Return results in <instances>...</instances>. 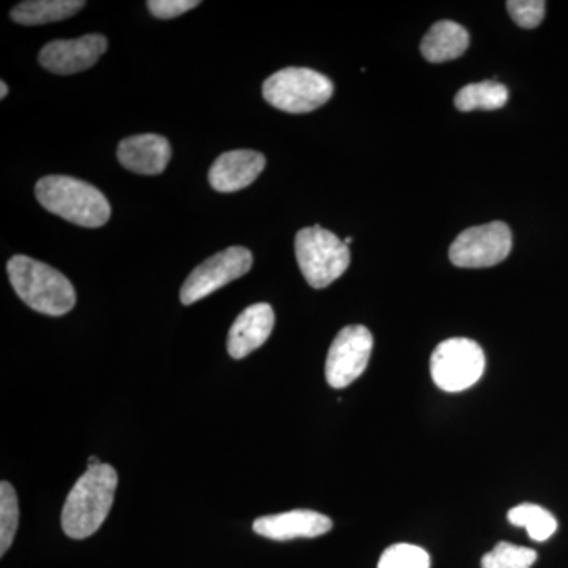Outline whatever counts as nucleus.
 Returning <instances> with one entry per match:
<instances>
[{"label": "nucleus", "instance_id": "obj_14", "mask_svg": "<svg viewBox=\"0 0 568 568\" xmlns=\"http://www.w3.org/2000/svg\"><path fill=\"white\" fill-rule=\"evenodd\" d=\"M170 141L160 134H136L125 138L118 148V159L132 173L162 174L171 160Z\"/></svg>", "mask_w": 568, "mask_h": 568}, {"label": "nucleus", "instance_id": "obj_16", "mask_svg": "<svg viewBox=\"0 0 568 568\" xmlns=\"http://www.w3.org/2000/svg\"><path fill=\"white\" fill-rule=\"evenodd\" d=\"M82 0H29L10 11L11 20L22 26L50 24L74 17L84 9Z\"/></svg>", "mask_w": 568, "mask_h": 568}, {"label": "nucleus", "instance_id": "obj_9", "mask_svg": "<svg viewBox=\"0 0 568 568\" xmlns=\"http://www.w3.org/2000/svg\"><path fill=\"white\" fill-rule=\"evenodd\" d=\"M373 353V335L364 325H347L335 336L327 362L325 377L328 386L345 388L364 375Z\"/></svg>", "mask_w": 568, "mask_h": 568}, {"label": "nucleus", "instance_id": "obj_21", "mask_svg": "<svg viewBox=\"0 0 568 568\" xmlns=\"http://www.w3.org/2000/svg\"><path fill=\"white\" fill-rule=\"evenodd\" d=\"M377 568H429V556L416 545H394L381 556Z\"/></svg>", "mask_w": 568, "mask_h": 568}, {"label": "nucleus", "instance_id": "obj_10", "mask_svg": "<svg viewBox=\"0 0 568 568\" xmlns=\"http://www.w3.org/2000/svg\"><path fill=\"white\" fill-rule=\"evenodd\" d=\"M106 50V37L89 33L77 40H55L44 44L39 61L51 73L74 74L95 65Z\"/></svg>", "mask_w": 568, "mask_h": 568}, {"label": "nucleus", "instance_id": "obj_11", "mask_svg": "<svg viewBox=\"0 0 568 568\" xmlns=\"http://www.w3.org/2000/svg\"><path fill=\"white\" fill-rule=\"evenodd\" d=\"M265 168L263 153L246 151L224 152L209 171V183L215 192L234 193L252 185Z\"/></svg>", "mask_w": 568, "mask_h": 568}, {"label": "nucleus", "instance_id": "obj_3", "mask_svg": "<svg viewBox=\"0 0 568 568\" xmlns=\"http://www.w3.org/2000/svg\"><path fill=\"white\" fill-rule=\"evenodd\" d=\"M36 196L48 212L82 227H100L111 216L106 196L91 183L70 175H47L36 185Z\"/></svg>", "mask_w": 568, "mask_h": 568}, {"label": "nucleus", "instance_id": "obj_4", "mask_svg": "<svg viewBox=\"0 0 568 568\" xmlns=\"http://www.w3.org/2000/svg\"><path fill=\"white\" fill-rule=\"evenodd\" d=\"M295 257L306 283L315 290L331 286L351 264L349 246L321 226L305 227L295 235Z\"/></svg>", "mask_w": 568, "mask_h": 568}, {"label": "nucleus", "instance_id": "obj_20", "mask_svg": "<svg viewBox=\"0 0 568 568\" xmlns=\"http://www.w3.org/2000/svg\"><path fill=\"white\" fill-rule=\"evenodd\" d=\"M534 549L500 541L481 558V568H530L536 564Z\"/></svg>", "mask_w": 568, "mask_h": 568}, {"label": "nucleus", "instance_id": "obj_2", "mask_svg": "<svg viewBox=\"0 0 568 568\" xmlns=\"http://www.w3.org/2000/svg\"><path fill=\"white\" fill-rule=\"evenodd\" d=\"M7 272L14 293L36 312L63 316L77 304L73 284L51 265L18 254L7 264Z\"/></svg>", "mask_w": 568, "mask_h": 568}, {"label": "nucleus", "instance_id": "obj_17", "mask_svg": "<svg viewBox=\"0 0 568 568\" xmlns=\"http://www.w3.org/2000/svg\"><path fill=\"white\" fill-rule=\"evenodd\" d=\"M508 91L503 82L481 81L467 84L455 95V106L458 111H496L506 106Z\"/></svg>", "mask_w": 568, "mask_h": 568}, {"label": "nucleus", "instance_id": "obj_15", "mask_svg": "<svg viewBox=\"0 0 568 568\" xmlns=\"http://www.w3.org/2000/svg\"><path fill=\"white\" fill-rule=\"evenodd\" d=\"M469 47V33L454 21H437L422 40L420 51L426 61L443 63L455 61Z\"/></svg>", "mask_w": 568, "mask_h": 568}, {"label": "nucleus", "instance_id": "obj_5", "mask_svg": "<svg viewBox=\"0 0 568 568\" xmlns=\"http://www.w3.org/2000/svg\"><path fill=\"white\" fill-rule=\"evenodd\" d=\"M334 82L320 71L290 67L265 80V102L290 114L316 111L334 95Z\"/></svg>", "mask_w": 568, "mask_h": 568}, {"label": "nucleus", "instance_id": "obj_8", "mask_svg": "<svg viewBox=\"0 0 568 568\" xmlns=\"http://www.w3.org/2000/svg\"><path fill=\"white\" fill-rule=\"evenodd\" d=\"M514 245L510 227L493 222L463 231L448 250L452 264L463 268L493 267L507 260Z\"/></svg>", "mask_w": 568, "mask_h": 568}, {"label": "nucleus", "instance_id": "obj_26", "mask_svg": "<svg viewBox=\"0 0 568 568\" xmlns=\"http://www.w3.org/2000/svg\"><path fill=\"white\" fill-rule=\"evenodd\" d=\"M353 241H354V239H353V237H346V239H345V244H346V245H351V244H353Z\"/></svg>", "mask_w": 568, "mask_h": 568}, {"label": "nucleus", "instance_id": "obj_19", "mask_svg": "<svg viewBox=\"0 0 568 568\" xmlns=\"http://www.w3.org/2000/svg\"><path fill=\"white\" fill-rule=\"evenodd\" d=\"M20 521L18 496L9 481L0 484V555H6L17 536Z\"/></svg>", "mask_w": 568, "mask_h": 568}, {"label": "nucleus", "instance_id": "obj_23", "mask_svg": "<svg viewBox=\"0 0 568 568\" xmlns=\"http://www.w3.org/2000/svg\"><path fill=\"white\" fill-rule=\"evenodd\" d=\"M200 6L201 2L197 0H149L148 2L149 11L160 20H173Z\"/></svg>", "mask_w": 568, "mask_h": 568}, {"label": "nucleus", "instance_id": "obj_12", "mask_svg": "<svg viewBox=\"0 0 568 568\" xmlns=\"http://www.w3.org/2000/svg\"><path fill=\"white\" fill-rule=\"evenodd\" d=\"M334 528V523L323 514L313 510H293L286 514L268 515L254 521L253 530L271 540L286 541L294 538L324 536Z\"/></svg>", "mask_w": 568, "mask_h": 568}, {"label": "nucleus", "instance_id": "obj_24", "mask_svg": "<svg viewBox=\"0 0 568 568\" xmlns=\"http://www.w3.org/2000/svg\"><path fill=\"white\" fill-rule=\"evenodd\" d=\"M0 88H2V93H0V99H6L7 93H9V88H7L6 81H0Z\"/></svg>", "mask_w": 568, "mask_h": 568}, {"label": "nucleus", "instance_id": "obj_18", "mask_svg": "<svg viewBox=\"0 0 568 568\" xmlns=\"http://www.w3.org/2000/svg\"><path fill=\"white\" fill-rule=\"evenodd\" d=\"M508 521L518 528L528 530L529 537L536 541L548 540L558 529L556 518L536 504H521L508 511Z\"/></svg>", "mask_w": 568, "mask_h": 568}, {"label": "nucleus", "instance_id": "obj_22", "mask_svg": "<svg viewBox=\"0 0 568 568\" xmlns=\"http://www.w3.org/2000/svg\"><path fill=\"white\" fill-rule=\"evenodd\" d=\"M507 10L519 28L536 29L544 22L547 3L544 0H508Z\"/></svg>", "mask_w": 568, "mask_h": 568}, {"label": "nucleus", "instance_id": "obj_1", "mask_svg": "<svg viewBox=\"0 0 568 568\" xmlns=\"http://www.w3.org/2000/svg\"><path fill=\"white\" fill-rule=\"evenodd\" d=\"M119 477L114 467H88L74 484L62 510V529L70 538L82 540L93 536L110 515Z\"/></svg>", "mask_w": 568, "mask_h": 568}, {"label": "nucleus", "instance_id": "obj_6", "mask_svg": "<svg viewBox=\"0 0 568 568\" xmlns=\"http://www.w3.org/2000/svg\"><path fill=\"white\" fill-rule=\"evenodd\" d=\"M485 354L473 339L450 338L432 355V377L437 387L457 394L478 383L485 372Z\"/></svg>", "mask_w": 568, "mask_h": 568}, {"label": "nucleus", "instance_id": "obj_13", "mask_svg": "<svg viewBox=\"0 0 568 568\" xmlns=\"http://www.w3.org/2000/svg\"><path fill=\"white\" fill-rule=\"evenodd\" d=\"M275 325V313L268 304L248 306L239 315L227 335V353L235 361L260 349L267 342Z\"/></svg>", "mask_w": 568, "mask_h": 568}, {"label": "nucleus", "instance_id": "obj_25", "mask_svg": "<svg viewBox=\"0 0 568 568\" xmlns=\"http://www.w3.org/2000/svg\"><path fill=\"white\" fill-rule=\"evenodd\" d=\"M100 465H102V463H100L99 458H97V457L89 458V466L88 467H95V466H100Z\"/></svg>", "mask_w": 568, "mask_h": 568}, {"label": "nucleus", "instance_id": "obj_7", "mask_svg": "<svg viewBox=\"0 0 568 568\" xmlns=\"http://www.w3.org/2000/svg\"><path fill=\"white\" fill-rule=\"evenodd\" d=\"M253 254L244 246H230L205 260L185 280L181 290L183 305H193L222 290L227 283L248 274Z\"/></svg>", "mask_w": 568, "mask_h": 568}]
</instances>
